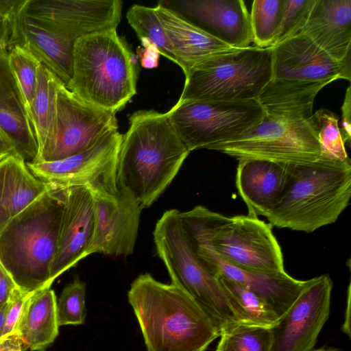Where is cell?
Masks as SVG:
<instances>
[{"label": "cell", "instance_id": "cell-1", "mask_svg": "<svg viewBox=\"0 0 351 351\" xmlns=\"http://www.w3.org/2000/svg\"><path fill=\"white\" fill-rule=\"evenodd\" d=\"M190 152L167 113L138 110L130 117L123 134L117 187L130 191L143 209L149 207L169 186Z\"/></svg>", "mask_w": 351, "mask_h": 351}, {"label": "cell", "instance_id": "cell-2", "mask_svg": "<svg viewBox=\"0 0 351 351\" xmlns=\"http://www.w3.org/2000/svg\"><path fill=\"white\" fill-rule=\"evenodd\" d=\"M128 297L147 351H206L220 335L219 328L191 297L148 273L132 282Z\"/></svg>", "mask_w": 351, "mask_h": 351}, {"label": "cell", "instance_id": "cell-3", "mask_svg": "<svg viewBox=\"0 0 351 351\" xmlns=\"http://www.w3.org/2000/svg\"><path fill=\"white\" fill-rule=\"evenodd\" d=\"M63 208V192L48 190L0 232V263L24 291L51 285Z\"/></svg>", "mask_w": 351, "mask_h": 351}, {"label": "cell", "instance_id": "cell-4", "mask_svg": "<svg viewBox=\"0 0 351 351\" xmlns=\"http://www.w3.org/2000/svg\"><path fill=\"white\" fill-rule=\"evenodd\" d=\"M350 197V160L319 157L294 165L286 194L265 217L272 226L311 233L335 223Z\"/></svg>", "mask_w": 351, "mask_h": 351}, {"label": "cell", "instance_id": "cell-5", "mask_svg": "<svg viewBox=\"0 0 351 351\" xmlns=\"http://www.w3.org/2000/svg\"><path fill=\"white\" fill-rule=\"evenodd\" d=\"M73 60V75L66 86L84 101L116 114L136 95L134 56L117 29L77 39Z\"/></svg>", "mask_w": 351, "mask_h": 351}, {"label": "cell", "instance_id": "cell-6", "mask_svg": "<svg viewBox=\"0 0 351 351\" xmlns=\"http://www.w3.org/2000/svg\"><path fill=\"white\" fill-rule=\"evenodd\" d=\"M192 241L242 268L268 274L285 272L281 247L272 226L250 215L226 216L204 206L180 211Z\"/></svg>", "mask_w": 351, "mask_h": 351}, {"label": "cell", "instance_id": "cell-7", "mask_svg": "<svg viewBox=\"0 0 351 351\" xmlns=\"http://www.w3.org/2000/svg\"><path fill=\"white\" fill-rule=\"evenodd\" d=\"M153 237L171 283L191 297L220 330L239 324L219 277L198 256L179 210L171 209L163 213L156 222Z\"/></svg>", "mask_w": 351, "mask_h": 351}, {"label": "cell", "instance_id": "cell-8", "mask_svg": "<svg viewBox=\"0 0 351 351\" xmlns=\"http://www.w3.org/2000/svg\"><path fill=\"white\" fill-rule=\"evenodd\" d=\"M273 78L272 49L250 46L209 57L193 66L178 101L257 99Z\"/></svg>", "mask_w": 351, "mask_h": 351}, {"label": "cell", "instance_id": "cell-9", "mask_svg": "<svg viewBox=\"0 0 351 351\" xmlns=\"http://www.w3.org/2000/svg\"><path fill=\"white\" fill-rule=\"evenodd\" d=\"M207 149L238 160L253 158L296 165L314 162L321 155L309 119L269 114L241 135Z\"/></svg>", "mask_w": 351, "mask_h": 351}, {"label": "cell", "instance_id": "cell-10", "mask_svg": "<svg viewBox=\"0 0 351 351\" xmlns=\"http://www.w3.org/2000/svg\"><path fill=\"white\" fill-rule=\"evenodd\" d=\"M166 113L190 152L236 138L267 114L258 99L177 101Z\"/></svg>", "mask_w": 351, "mask_h": 351}, {"label": "cell", "instance_id": "cell-11", "mask_svg": "<svg viewBox=\"0 0 351 351\" xmlns=\"http://www.w3.org/2000/svg\"><path fill=\"white\" fill-rule=\"evenodd\" d=\"M122 138L118 128H113L85 151L53 161L28 162L27 165L48 190L84 187L93 196L114 195L118 191L117 167Z\"/></svg>", "mask_w": 351, "mask_h": 351}, {"label": "cell", "instance_id": "cell-12", "mask_svg": "<svg viewBox=\"0 0 351 351\" xmlns=\"http://www.w3.org/2000/svg\"><path fill=\"white\" fill-rule=\"evenodd\" d=\"M115 115L84 101L60 81L51 131L32 162L60 160L89 149L118 128Z\"/></svg>", "mask_w": 351, "mask_h": 351}, {"label": "cell", "instance_id": "cell-13", "mask_svg": "<svg viewBox=\"0 0 351 351\" xmlns=\"http://www.w3.org/2000/svg\"><path fill=\"white\" fill-rule=\"evenodd\" d=\"M122 8L120 0H25L22 11L38 25L75 42L117 29Z\"/></svg>", "mask_w": 351, "mask_h": 351}, {"label": "cell", "instance_id": "cell-14", "mask_svg": "<svg viewBox=\"0 0 351 351\" xmlns=\"http://www.w3.org/2000/svg\"><path fill=\"white\" fill-rule=\"evenodd\" d=\"M332 281L327 274L306 280L297 299L271 328L270 351H311L328 319Z\"/></svg>", "mask_w": 351, "mask_h": 351}, {"label": "cell", "instance_id": "cell-15", "mask_svg": "<svg viewBox=\"0 0 351 351\" xmlns=\"http://www.w3.org/2000/svg\"><path fill=\"white\" fill-rule=\"evenodd\" d=\"M95 226L86 256L100 253L125 257L134 252L143 208L127 189L114 195L94 196Z\"/></svg>", "mask_w": 351, "mask_h": 351}, {"label": "cell", "instance_id": "cell-16", "mask_svg": "<svg viewBox=\"0 0 351 351\" xmlns=\"http://www.w3.org/2000/svg\"><path fill=\"white\" fill-rule=\"evenodd\" d=\"M160 2L234 49L246 48L253 43L250 13L243 0Z\"/></svg>", "mask_w": 351, "mask_h": 351}, {"label": "cell", "instance_id": "cell-17", "mask_svg": "<svg viewBox=\"0 0 351 351\" xmlns=\"http://www.w3.org/2000/svg\"><path fill=\"white\" fill-rule=\"evenodd\" d=\"M64 208L55 256L51 267V284L62 274L86 257L95 226V198L86 188L63 191Z\"/></svg>", "mask_w": 351, "mask_h": 351}, {"label": "cell", "instance_id": "cell-18", "mask_svg": "<svg viewBox=\"0 0 351 351\" xmlns=\"http://www.w3.org/2000/svg\"><path fill=\"white\" fill-rule=\"evenodd\" d=\"M271 48L272 79L350 81V58L337 61L303 34H296Z\"/></svg>", "mask_w": 351, "mask_h": 351}, {"label": "cell", "instance_id": "cell-19", "mask_svg": "<svg viewBox=\"0 0 351 351\" xmlns=\"http://www.w3.org/2000/svg\"><path fill=\"white\" fill-rule=\"evenodd\" d=\"M193 243L198 256L215 275L254 292L273 308L279 318L290 308L306 284V280L295 279L285 271L268 274L236 266L210 250Z\"/></svg>", "mask_w": 351, "mask_h": 351}, {"label": "cell", "instance_id": "cell-20", "mask_svg": "<svg viewBox=\"0 0 351 351\" xmlns=\"http://www.w3.org/2000/svg\"><path fill=\"white\" fill-rule=\"evenodd\" d=\"M239 161L235 182L247 215L265 216L286 194L295 164L253 158Z\"/></svg>", "mask_w": 351, "mask_h": 351}, {"label": "cell", "instance_id": "cell-21", "mask_svg": "<svg viewBox=\"0 0 351 351\" xmlns=\"http://www.w3.org/2000/svg\"><path fill=\"white\" fill-rule=\"evenodd\" d=\"M24 1L14 16L8 49L13 45L24 48L66 86L73 75L75 42L38 25L25 16L22 11Z\"/></svg>", "mask_w": 351, "mask_h": 351}, {"label": "cell", "instance_id": "cell-22", "mask_svg": "<svg viewBox=\"0 0 351 351\" xmlns=\"http://www.w3.org/2000/svg\"><path fill=\"white\" fill-rule=\"evenodd\" d=\"M0 129L26 162L36 158L38 148L34 125L10 66L8 51L3 49H0Z\"/></svg>", "mask_w": 351, "mask_h": 351}, {"label": "cell", "instance_id": "cell-23", "mask_svg": "<svg viewBox=\"0 0 351 351\" xmlns=\"http://www.w3.org/2000/svg\"><path fill=\"white\" fill-rule=\"evenodd\" d=\"M300 34L337 61L350 58L351 0H315Z\"/></svg>", "mask_w": 351, "mask_h": 351}, {"label": "cell", "instance_id": "cell-24", "mask_svg": "<svg viewBox=\"0 0 351 351\" xmlns=\"http://www.w3.org/2000/svg\"><path fill=\"white\" fill-rule=\"evenodd\" d=\"M177 64L184 75L195 65L213 56L234 49L197 27L160 1L154 7Z\"/></svg>", "mask_w": 351, "mask_h": 351}, {"label": "cell", "instance_id": "cell-25", "mask_svg": "<svg viewBox=\"0 0 351 351\" xmlns=\"http://www.w3.org/2000/svg\"><path fill=\"white\" fill-rule=\"evenodd\" d=\"M48 189L16 152L0 160V232Z\"/></svg>", "mask_w": 351, "mask_h": 351}, {"label": "cell", "instance_id": "cell-26", "mask_svg": "<svg viewBox=\"0 0 351 351\" xmlns=\"http://www.w3.org/2000/svg\"><path fill=\"white\" fill-rule=\"evenodd\" d=\"M56 294L51 287L35 291L27 300L12 335L23 350L45 351L58 335Z\"/></svg>", "mask_w": 351, "mask_h": 351}, {"label": "cell", "instance_id": "cell-27", "mask_svg": "<svg viewBox=\"0 0 351 351\" xmlns=\"http://www.w3.org/2000/svg\"><path fill=\"white\" fill-rule=\"evenodd\" d=\"M334 81L272 79L257 99L267 114L307 120L313 115L317 93Z\"/></svg>", "mask_w": 351, "mask_h": 351}, {"label": "cell", "instance_id": "cell-28", "mask_svg": "<svg viewBox=\"0 0 351 351\" xmlns=\"http://www.w3.org/2000/svg\"><path fill=\"white\" fill-rule=\"evenodd\" d=\"M219 278L239 324L269 328L276 325L279 317L265 300L239 283Z\"/></svg>", "mask_w": 351, "mask_h": 351}, {"label": "cell", "instance_id": "cell-29", "mask_svg": "<svg viewBox=\"0 0 351 351\" xmlns=\"http://www.w3.org/2000/svg\"><path fill=\"white\" fill-rule=\"evenodd\" d=\"M60 81L47 67L43 64L40 65L31 112L32 121L38 149L46 141L53 127L56 113L57 88Z\"/></svg>", "mask_w": 351, "mask_h": 351}, {"label": "cell", "instance_id": "cell-30", "mask_svg": "<svg viewBox=\"0 0 351 351\" xmlns=\"http://www.w3.org/2000/svg\"><path fill=\"white\" fill-rule=\"evenodd\" d=\"M285 0H254L250 13L253 43L259 48L271 47L278 34Z\"/></svg>", "mask_w": 351, "mask_h": 351}, {"label": "cell", "instance_id": "cell-31", "mask_svg": "<svg viewBox=\"0 0 351 351\" xmlns=\"http://www.w3.org/2000/svg\"><path fill=\"white\" fill-rule=\"evenodd\" d=\"M126 19L140 40L149 41L156 47L160 54L177 64L154 8L134 4L128 9Z\"/></svg>", "mask_w": 351, "mask_h": 351}, {"label": "cell", "instance_id": "cell-32", "mask_svg": "<svg viewBox=\"0 0 351 351\" xmlns=\"http://www.w3.org/2000/svg\"><path fill=\"white\" fill-rule=\"evenodd\" d=\"M216 351H270L271 328L236 324L220 330Z\"/></svg>", "mask_w": 351, "mask_h": 351}, {"label": "cell", "instance_id": "cell-33", "mask_svg": "<svg viewBox=\"0 0 351 351\" xmlns=\"http://www.w3.org/2000/svg\"><path fill=\"white\" fill-rule=\"evenodd\" d=\"M320 147V157L338 161L350 160L339 128L338 116L321 108L309 119Z\"/></svg>", "mask_w": 351, "mask_h": 351}, {"label": "cell", "instance_id": "cell-34", "mask_svg": "<svg viewBox=\"0 0 351 351\" xmlns=\"http://www.w3.org/2000/svg\"><path fill=\"white\" fill-rule=\"evenodd\" d=\"M8 51L10 66L32 121V106L36 89L38 70L41 64L30 52L19 45H13Z\"/></svg>", "mask_w": 351, "mask_h": 351}, {"label": "cell", "instance_id": "cell-35", "mask_svg": "<svg viewBox=\"0 0 351 351\" xmlns=\"http://www.w3.org/2000/svg\"><path fill=\"white\" fill-rule=\"evenodd\" d=\"M86 285L78 278L62 290L57 302L58 325L82 324L86 317Z\"/></svg>", "mask_w": 351, "mask_h": 351}, {"label": "cell", "instance_id": "cell-36", "mask_svg": "<svg viewBox=\"0 0 351 351\" xmlns=\"http://www.w3.org/2000/svg\"><path fill=\"white\" fill-rule=\"evenodd\" d=\"M315 2V0H285L282 23L272 47L295 36L300 31Z\"/></svg>", "mask_w": 351, "mask_h": 351}, {"label": "cell", "instance_id": "cell-37", "mask_svg": "<svg viewBox=\"0 0 351 351\" xmlns=\"http://www.w3.org/2000/svg\"><path fill=\"white\" fill-rule=\"evenodd\" d=\"M34 292H26L18 287L14 290L8 301L3 333L0 340L13 335L23 307Z\"/></svg>", "mask_w": 351, "mask_h": 351}, {"label": "cell", "instance_id": "cell-38", "mask_svg": "<svg viewBox=\"0 0 351 351\" xmlns=\"http://www.w3.org/2000/svg\"><path fill=\"white\" fill-rule=\"evenodd\" d=\"M23 0H0V49H7L14 16Z\"/></svg>", "mask_w": 351, "mask_h": 351}, {"label": "cell", "instance_id": "cell-39", "mask_svg": "<svg viewBox=\"0 0 351 351\" xmlns=\"http://www.w3.org/2000/svg\"><path fill=\"white\" fill-rule=\"evenodd\" d=\"M342 128L340 129L344 144L350 145L351 142V88L346 90L345 99L341 106Z\"/></svg>", "mask_w": 351, "mask_h": 351}, {"label": "cell", "instance_id": "cell-40", "mask_svg": "<svg viewBox=\"0 0 351 351\" xmlns=\"http://www.w3.org/2000/svg\"><path fill=\"white\" fill-rule=\"evenodd\" d=\"M17 287L12 278L0 263V307L5 305Z\"/></svg>", "mask_w": 351, "mask_h": 351}, {"label": "cell", "instance_id": "cell-41", "mask_svg": "<svg viewBox=\"0 0 351 351\" xmlns=\"http://www.w3.org/2000/svg\"><path fill=\"white\" fill-rule=\"evenodd\" d=\"M143 51L141 53V65L145 69H152L157 67L160 53L156 47L151 44H147L144 46Z\"/></svg>", "mask_w": 351, "mask_h": 351}, {"label": "cell", "instance_id": "cell-42", "mask_svg": "<svg viewBox=\"0 0 351 351\" xmlns=\"http://www.w3.org/2000/svg\"><path fill=\"white\" fill-rule=\"evenodd\" d=\"M0 351H23L20 339L15 335H10L0 340Z\"/></svg>", "mask_w": 351, "mask_h": 351}, {"label": "cell", "instance_id": "cell-43", "mask_svg": "<svg viewBox=\"0 0 351 351\" xmlns=\"http://www.w3.org/2000/svg\"><path fill=\"white\" fill-rule=\"evenodd\" d=\"M14 152L16 151L13 144L0 129V160Z\"/></svg>", "mask_w": 351, "mask_h": 351}, {"label": "cell", "instance_id": "cell-44", "mask_svg": "<svg viewBox=\"0 0 351 351\" xmlns=\"http://www.w3.org/2000/svg\"><path fill=\"white\" fill-rule=\"evenodd\" d=\"M345 321L342 325V330L350 337V285L348 287L347 305L345 312Z\"/></svg>", "mask_w": 351, "mask_h": 351}, {"label": "cell", "instance_id": "cell-45", "mask_svg": "<svg viewBox=\"0 0 351 351\" xmlns=\"http://www.w3.org/2000/svg\"><path fill=\"white\" fill-rule=\"evenodd\" d=\"M8 305V302L5 305L0 307V339L3 333Z\"/></svg>", "mask_w": 351, "mask_h": 351}, {"label": "cell", "instance_id": "cell-46", "mask_svg": "<svg viewBox=\"0 0 351 351\" xmlns=\"http://www.w3.org/2000/svg\"><path fill=\"white\" fill-rule=\"evenodd\" d=\"M311 351H339V350L337 349H335V348H319L317 350H313Z\"/></svg>", "mask_w": 351, "mask_h": 351}]
</instances>
